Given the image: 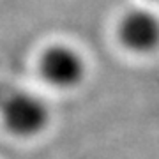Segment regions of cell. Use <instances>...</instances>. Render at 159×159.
<instances>
[{"mask_svg": "<svg viewBox=\"0 0 159 159\" xmlns=\"http://www.w3.org/2000/svg\"><path fill=\"white\" fill-rule=\"evenodd\" d=\"M0 119L11 134L32 138L46 129L50 110L34 94L0 87Z\"/></svg>", "mask_w": 159, "mask_h": 159, "instance_id": "obj_1", "label": "cell"}, {"mask_svg": "<svg viewBox=\"0 0 159 159\" xmlns=\"http://www.w3.org/2000/svg\"><path fill=\"white\" fill-rule=\"evenodd\" d=\"M43 78L57 89H74L85 78V62L78 51L67 46H51L43 53L39 64Z\"/></svg>", "mask_w": 159, "mask_h": 159, "instance_id": "obj_2", "label": "cell"}, {"mask_svg": "<svg viewBox=\"0 0 159 159\" xmlns=\"http://www.w3.org/2000/svg\"><path fill=\"white\" fill-rule=\"evenodd\" d=\"M119 37L127 50L150 53L159 48V18L148 11L127 12L120 21Z\"/></svg>", "mask_w": 159, "mask_h": 159, "instance_id": "obj_3", "label": "cell"}]
</instances>
